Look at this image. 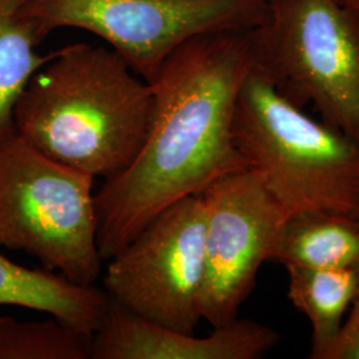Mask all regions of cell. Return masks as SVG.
Masks as SVG:
<instances>
[{
	"mask_svg": "<svg viewBox=\"0 0 359 359\" xmlns=\"http://www.w3.org/2000/svg\"><path fill=\"white\" fill-rule=\"evenodd\" d=\"M355 269H357V273H358V285H359V264H358V265H357V268H355ZM358 297H359V286H358Z\"/></svg>",
	"mask_w": 359,
	"mask_h": 359,
	"instance_id": "obj_17",
	"label": "cell"
},
{
	"mask_svg": "<svg viewBox=\"0 0 359 359\" xmlns=\"http://www.w3.org/2000/svg\"><path fill=\"white\" fill-rule=\"evenodd\" d=\"M108 261L104 292L112 304L147 321L194 333L203 321V194L187 196L163 209Z\"/></svg>",
	"mask_w": 359,
	"mask_h": 359,
	"instance_id": "obj_7",
	"label": "cell"
},
{
	"mask_svg": "<svg viewBox=\"0 0 359 359\" xmlns=\"http://www.w3.org/2000/svg\"><path fill=\"white\" fill-rule=\"evenodd\" d=\"M345 3H348V4H351V6H355V7H359V0H344Z\"/></svg>",
	"mask_w": 359,
	"mask_h": 359,
	"instance_id": "obj_16",
	"label": "cell"
},
{
	"mask_svg": "<svg viewBox=\"0 0 359 359\" xmlns=\"http://www.w3.org/2000/svg\"><path fill=\"white\" fill-rule=\"evenodd\" d=\"M93 180L18 133L0 142V248L35 257L71 283L93 285L103 264Z\"/></svg>",
	"mask_w": 359,
	"mask_h": 359,
	"instance_id": "obj_5",
	"label": "cell"
},
{
	"mask_svg": "<svg viewBox=\"0 0 359 359\" xmlns=\"http://www.w3.org/2000/svg\"><path fill=\"white\" fill-rule=\"evenodd\" d=\"M270 0H28L48 36L77 28L104 40L151 83L172 52L191 39L257 26Z\"/></svg>",
	"mask_w": 359,
	"mask_h": 359,
	"instance_id": "obj_6",
	"label": "cell"
},
{
	"mask_svg": "<svg viewBox=\"0 0 359 359\" xmlns=\"http://www.w3.org/2000/svg\"><path fill=\"white\" fill-rule=\"evenodd\" d=\"M253 65L249 29H231L191 39L161 65L140 152L95 193L103 261L167 206L248 168L234 145L233 117Z\"/></svg>",
	"mask_w": 359,
	"mask_h": 359,
	"instance_id": "obj_1",
	"label": "cell"
},
{
	"mask_svg": "<svg viewBox=\"0 0 359 359\" xmlns=\"http://www.w3.org/2000/svg\"><path fill=\"white\" fill-rule=\"evenodd\" d=\"M253 60L287 100L359 142V7L270 0L249 29Z\"/></svg>",
	"mask_w": 359,
	"mask_h": 359,
	"instance_id": "obj_4",
	"label": "cell"
},
{
	"mask_svg": "<svg viewBox=\"0 0 359 359\" xmlns=\"http://www.w3.org/2000/svg\"><path fill=\"white\" fill-rule=\"evenodd\" d=\"M46 38L28 11V0H0V142L16 135L18 100L53 55L38 51Z\"/></svg>",
	"mask_w": 359,
	"mask_h": 359,
	"instance_id": "obj_12",
	"label": "cell"
},
{
	"mask_svg": "<svg viewBox=\"0 0 359 359\" xmlns=\"http://www.w3.org/2000/svg\"><path fill=\"white\" fill-rule=\"evenodd\" d=\"M93 334L55 317L18 321L0 317V359H90Z\"/></svg>",
	"mask_w": 359,
	"mask_h": 359,
	"instance_id": "obj_14",
	"label": "cell"
},
{
	"mask_svg": "<svg viewBox=\"0 0 359 359\" xmlns=\"http://www.w3.org/2000/svg\"><path fill=\"white\" fill-rule=\"evenodd\" d=\"M154 112L151 83L108 46L53 51L15 107L16 133L41 154L96 177L133 163Z\"/></svg>",
	"mask_w": 359,
	"mask_h": 359,
	"instance_id": "obj_2",
	"label": "cell"
},
{
	"mask_svg": "<svg viewBox=\"0 0 359 359\" xmlns=\"http://www.w3.org/2000/svg\"><path fill=\"white\" fill-rule=\"evenodd\" d=\"M270 261L311 269L357 268L359 215L309 210L285 218Z\"/></svg>",
	"mask_w": 359,
	"mask_h": 359,
	"instance_id": "obj_11",
	"label": "cell"
},
{
	"mask_svg": "<svg viewBox=\"0 0 359 359\" xmlns=\"http://www.w3.org/2000/svg\"><path fill=\"white\" fill-rule=\"evenodd\" d=\"M323 359H359V297L351 304L346 321Z\"/></svg>",
	"mask_w": 359,
	"mask_h": 359,
	"instance_id": "obj_15",
	"label": "cell"
},
{
	"mask_svg": "<svg viewBox=\"0 0 359 359\" xmlns=\"http://www.w3.org/2000/svg\"><path fill=\"white\" fill-rule=\"evenodd\" d=\"M286 269L289 273L287 297L311 325L310 358L323 359L341 330L347 310L358 297L357 269L299 266H286Z\"/></svg>",
	"mask_w": 359,
	"mask_h": 359,
	"instance_id": "obj_13",
	"label": "cell"
},
{
	"mask_svg": "<svg viewBox=\"0 0 359 359\" xmlns=\"http://www.w3.org/2000/svg\"><path fill=\"white\" fill-rule=\"evenodd\" d=\"M233 140L287 216L359 215V142L287 100L253 65L238 93Z\"/></svg>",
	"mask_w": 359,
	"mask_h": 359,
	"instance_id": "obj_3",
	"label": "cell"
},
{
	"mask_svg": "<svg viewBox=\"0 0 359 359\" xmlns=\"http://www.w3.org/2000/svg\"><path fill=\"white\" fill-rule=\"evenodd\" d=\"M205 204V273L201 318L213 327L238 318L257 274L270 261L286 215L255 170L246 168L216 180Z\"/></svg>",
	"mask_w": 359,
	"mask_h": 359,
	"instance_id": "obj_8",
	"label": "cell"
},
{
	"mask_svg": "<svg viewBox=\"0 0 359 359\" xmlns=\"http://www.w3.org/2000/svg\"><path fill=\"white\" fill-rule=\"evenodd\" d=\"M1 305L41 311L95 334L103 326L112 302L95 285H77L51 270L26 268L0 255Z\"/></svg>",
	"mask_w": 359,
	"mask_h": 359,
	"instance_id": "obj_10",
	"label": "cell"
},
{
	"mask_svg": "<svg viewBox=\"0 0 359 359\" xmlns=\"http://www.w3.org/2000/svg\"><path fill=\"white\" fill-rule=\"evenodd\" d=\"M278 341V332L252 320L236 318L208 337H196L112 304L103 326L93 334L90 359H258Z\"/></svg>",
	"mask_w": 359,
	"mask_h": 359,
	"instance_id": "obj_9",
	"label": "cell"
}]
</instances>
